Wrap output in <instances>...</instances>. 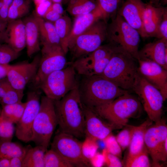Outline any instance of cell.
I'll return each mask as SVG.
<instances>
[{
	"label": "cell",
	"mask_w": 167,
	"mask_h": 167,
	"mask_svg": "<svg viewBox=\"0 0 167 167\" xmlns=\"http://www.w3.org/2000/svg\"><path fill=\"white\" fill-rule=\"evenodd\" d=\"M54 101L60 131L76 138L82 137L85 135V117L78 87Z\"/></svg>",
	"instance_id": "cell-1"
},
{
	"label": "cell",
	"mask_w": 167,
	"mask_h": 167,
	"mask_svg": "<svg viewBox=\"0 0 167 167\" xmlns=\"http://www.w3.org/2000/svg\"><path fill=\"white\" fill-rule=\"evenodd\" d=\"M78 89L83 104L92 109L112 101L129 91L99 75L81 76Z\"/></svg>",
	"instance_id": "cell-2"
},
{
	"label": "cell",
	"mask_w": 167,
	"mask_h": 167,
	"mask_svg": "<svg viewBox=\"0 0 167 167\" xmlns=\"http://www.w3.org/2000/svg\"><path fill=\"white\" fill-rule=\"evenodd\" d=\"M137 61L117 46L103 72L99 75L122 89L132 90L139 74Z\"/></svg>",
	"instance_id": "cell-3"
},
{
	"label": "cell",
	"mask_w": 167,
	"mask_h": 167,
	"mask_svg": "<svg viewBox=\"0 0 167 167\" xmlns=\"http://www.w3.org/2000/svg\"><path fill=\"white\" fill-rule=\"evenodd\" d=\"M139 99L129 92L107 104L92 109L98 115L109 121L116 128L125 126L129 119L141 111Z\"/></svg>",
	"instance_id": "cell-4"
},
{
	"label": "cell",
	"mask_w": 167,
	"mask_h": 167,
	"mask_svg": "<svg viewBox=\"0 0 167 167\" xmlns=\"http://www.w3.org/2000/svg\"><path fill=\"white\" fill-rule=\"evenodd\" d=\"M57 125L54 101L46 96H42L39 110L32 126L31 141L47 151Z\"/></svg>",
	"instance_id": "cell-5"
},
{
	"label": "cell",
	"mask_w": 167,
	"mask_h": 167,
	"mask_svg": "<svg viewBox=\"0 0 167 167\" xmlns=\"http://www.w3.org/2000/svg\"><path fill=\"white\" fill-rule=\"evenodd\" d=\"M140 35L117 13L107 25V38L109 43L121 47L137 61Z\"/></svg>",
	"instance_id": "cell-6"
},
{
	"label": "cell",
	"mask_w": 167,
	"mask_h": 167,
	"mask_svg": "<svg viewBox=\"0 0 167 167\" xmlns=\"http://www.w3.org/2000/svg\"><path fill=\"white\" fill-rule=\"evenodd\" d=\"M76 74L71 64L49 75L41 82L38 88L41 89L46 96L53 100H59L78 87Z\"/></svg>",
	"instance_id": "cell-7"
},
{
	"label": "cell",
	"mask_w": 167,
	"mask_h": 167,
	"mask_svg": "<svg viewBox=\"0 0 167 167\" xmlns=\"http://www.w3.org/2000/svg\"><path fill=\"white\" fill-rule=\"evenodd\" d=\"M107 25L99 19L78 36L68 46L73 60L91 53L98 48L106 39Z\"/></svg>",
	"instance_id": "cell-8"
},
{
	"label": "cell",
	"mask_w": 167,
	"mask_h": 167,
	"mask_svg": "<svg viewBox=\"0 0 167 167\" xmlns=\"http://www.w3.org/2000/svg\"><path fill=\"white\" fill-rule=\"evenodd\" d=\"M132 90L138 96L149 119L155 123H160L164 101L160 91L139 72Z\"/></svg>",
	"instance_id": "cell-9"
},
{
	"label": "cell",
	"mask_w": 167,
	"mask_h": 167,
	"mask_svg": "<svg viewBox=\"0 0 167 167\" xmlns=\"http://www.w3.org/2000/svg\"><path fill=\"white\" fill-rule=\"evenodd\" d=\"M113 53L108 44L101 45L94 51L75 60L71 64L81 76L100 75L103 73Z\"/></svg>",
	"instance_id": "cell-10"
},
{
	"label": "cell",
	"mask_w": 167,
	"mask_h": 167,
	"mask_svg": "<svg viewBox=\"0 0 167 167\" xmlns=\"http://www.w3.org/2000/svg\"><path fill=\"white\" fill-rule=\"evenodd\" d=\"M41 56L36 75L32 81L36 88L42 80L52 72L67 66L66 54L60 45L43 44Z\"/></svg>",
	"instance_id": "cell-11"
},
{
	"label": "cell",
	"mask_w": 167,
	"mask_h": 167,
	"mask_svg": "<svg viewBox=\"0 0 167 167\" xmlns=\"http://www.w3.org/2000/svg\"><path fill=\"white\" fill-rule=\"evenodd\" d=\"M82 142L74 136L60 131L54 137L51 149L56 152L74 167L89 166V159L83 155Z\"/></svg>",
	"instance_id": "cell-12"
},
{
	"label": "cell",
	"mask_w": 167,
	"mask_h": 167,
	"mask_svg": "<svg viewBox=\"0 0 167 167\" xmlns=\"http://www.w3.org/2000/svg\"><path fill=\"white\" fill-rule=\"evenodd\" d=\"M144 143L155 166H159L160 161L167 160V126L163 121L147 129Z\"/></svg>",
	"instance_id": "cell-13"
},
{
	"label": "cell",
	"mask_w": 167,
	"mask_h": 167,
	"mask_svg": "<svg viewBox=\"0 0 167 167\" xmlns=\"http://www.w3.org/2000/svg\"><path fill=\"white\" fill-rule=\"evenodd\" d=\"M40 96L41 93L38 90L28 93L24 112L16 124L15 136L25 143L31 141L33 123L40 107Z\"/></svg>",
	"instance_id": "cell-14"
},
{
	"label": "cell",
	"mask_w": 167,
	"mask_h": 167,
	"mask_svg": "<svg viewBox=\"0 0 167 167\" xmlns=\"http://www.w3.org/2000/svg\"><path fill=\"white\" fill-rule=\"evenodd\" d=\"M40 59V57L37 56L30 62L10 65L6 78L11 85L18 90L24 91L27 84L35 76Z\"/></svg>",
	"instance_id": "cell-15"
},
{
	"label": "cell",
	"mask_w": 167,
	"mask_h": 167,
	"mask_svg": "<svg viewBox=\"0 0 167 167\" xmlns=\"http://www.w3.org/2000/svg\"><path fill=\"white\" fill-rule=\"evenodd\" d=\"M138 71L139 74L161 93L164 101L167 98V71L152 61L139 59Z\"/></svg>",
	"instance_id": "cell-16"
},
{
	"label": "cell",
	"mask_w": 167,
	"mask_h": 167,
	"mask_svg": "<svg viewBox=\"0 0 167 167\" xmlns=\"http://www.w3.org/2000/svg\"><path fill=\"white\" fill-rule=\"evenodd\" d=\"M145 4L141 0H126L117 12L143 37H147L143 22Z\"/></svg>",
	"instance_id": "cell-17"
},
{
	"label": "cell",
	"mask_w": 167,
	"mask_h": 167,
	"mask_svg": "<svg viewBox=\"0 0 167 167\" xmlns=\"http://www.w3.org/2000/svg\"><path fill=\"white\" fill-rule=\"evenodd\" d=\"M85 117V135L96 140H103L116 128L104 123L93 110L83 104Z\"/></svg>",
	"instance_id": "cell-18"
},
{
	"label": "cell",
	"mask_w": 167,
	"mask_h": 167,
	"mask_svg": "<svg viewBox=\"0 0 167 167\" xmlns=\"http://www.w3.org/2000/svg\"><path fill=\"white\" fill-rule=\"evenodd\" d=\"M139 59L152 61L167 70V39L162 38L148 43L139 51Z\"/></svg>",
	"instance_id": "cell-19"
},
{
	"label": "cell",
	"mask_w": 167,
	"mask_h": 167,
	"mask_svg": "<svg viewBox=\"0 0 167 167\" xmlns=\"http://www.w3.org/2000/svg\"><path fill=\"white\" fill-rule=\"evenodd\" d=\"M166 9V7L154 6L150 3L145 4L143 22L147 37H157L159 25Z\"/></svg>",
	"instance_id": "cell-20"
},
{
	"label": "cell",
	"mask_w": 167,
	"mask_h": 167,
	"mask_svg": "<svg viewBox=\"0 0 167 167\" xmlns=\"http://www.w3.org/2000/svg\"><path fill=\"white\" fill-rule=\"evenodd\" d=\"M5 43L17 52L26 46L24 23L20 19L7 22Z\"/></svg>",
	"instance_id": "cell-21"
},
{
	"label": "cell",
	"mask_w": 167,
	"mask_h": 167,
	"mask_svg": "<svg viewBox=\"0 0 167 167\" xmlns=\"http://www.w3.org/2000/svg\"><path fill=\"white\" fill-rule=\"evenodd\" d=\"M23 21L25 26L27 54L31 57L41 50L39 27L35 16L27 17Z\"/></svg>",
	"instance_id": "cell-22"
},
{
	"label": "cell",
	"mask_w": 167,
	"mask_h": 167,
	"mask_svg": "<svg viewBox=\"0 0 167 167\" xmlns=\"http://www.w3.org/2000/svg\"><path fill=\"white\" fill-rule=\"evenodd\" d=\"M100 19H103V15L98 7L89 13L76 17L68 39V47L78 36Z\"/></svg>",
	"instance_id": "cell-23"
},
{
	"label": "cell",
	"mask_w": 167,
	"mask_h": 167,
	"mask_svg": "<svg viewBox=\"0 0 167 167\" xmlns=\"http://www.w3.org/2000/svg\"><path fill=\"white\" fill-rule=\"evenodd\" d=\"M149 119L147 120L140 125L136 126L129 147L126 160H128L140 152L144 145V136L147 129L152 123Z\"/></svg>",
	"instance_id": "cell-24"
},
{
	"label": "cell",
	"mask_w": 167,
	"mask_h": 167,
	"mask_svg": "<svg viewBox=\"0 0 167 167\" xmlns=\"http://www.w3.org/2000/svg\"><path fill=\"white\" fill-rule=\"evenodd\" d=\"M35 17L39 27L41 44L60 45V39L54 23L36 15Z\"/></svg>",
	"instance_id": "cell-25"
},
{
	"label": "cell",
	"mask_w": 167,
	"mask_h": 167,
	"mask_svg": "<svg viewBox=\"0 0 167 167\" xmlns=\"http://www.w3.org/2000/svg\"><path fill=\"white\" fill-rule=\"evenodd\" d=\"M53 23L60 39V45L66 54L68 51V39L72 28L71 20L67 16H62Z\"/></svg>",
	"instance_id": "cell-26"
},
{
	"label": "cell",
	"mask_w": 167,
	"mask_h": 167,
	"mask_svg": "<svg viewBox=\"0 0 167 167\" xmlns=\"http://www.w3.org/2000/svg\"><path fill=\"white\" fill-rule=\"evenodd\" d=\"M46 151L41 146L32 148L28 145L22 167H44V157Z\"/></svg>",
	"instance_id": "cell-27"
},
{
	"label": "cell",
	"mask_w": 167,
	"mask_h": 167,
	"mask_svg": "<svg viewBox=\"0 0 167 167\" xmlns=\"http://www.w3.org/2000/svg\"><path fill=\"white\" fill-rule=\"evenodd\" d=\"M67 11L75 17L89 13L98 6L95 0H69Z\"/></svg>",
	"instance_id": "cell-28"
},
{
	"label": "cell",
	"mask_w": 167,
	"mask_h": 167,
	"mask_svg": "<svg viewBox=\"0 0 167 167\" xmlns=\"http://www.w3.org/2000/svg\"><path fill=\"white\" fill-rule=\"evenodd\" d=\"M28 146L23 147L20 144L12 142L11 141L0 139V159H11L22 156L26 153Z\"/></svg>",
	"instance_id": "cell-29"
},
{
	"label": "cell",
	"mask_w": 167,
	"mask_h": 167,
	"mask_svg": "<svg viewBox=\"0 0 167 167\" xmlns=\"http://www.w3.org/2000/svg\"><path fill=\"white\" fill-rule=\"evenodd\" d=\"M26 105V102H22L2 106L1 114L7 121L16 124L21 118Z\"/></svg>",
	"instance_id": "cell-30"
},
{
	"label": "cell",
	"mask_w": 167,
	"mask_h": 167,
	"mask_svg": "<svg viewBox=\"0 0 167 167\" xmlns=\"http://www.w3.org/2000/svg\"><path fill=\"white\" fill-rule=\"evenodd\" d=\"M29 6L26 0H13L8 11L7 22L20 19L29 11Z\"/></svg>",
	"instance_id": "cell-31"
},
{
	"label": "cell",
	"mask_w": 167,
	"mask_h": 167,
	"mask_svg": "<svg viewBox=\"0 0 167 167\" xmlns=\"http://www.w3.org/2000/svg\"><path fill=\"white\" fill-rule=\"evenodd\" d=\"M95 1L98 7L102 13L103 19L106 22L109 18H113L117 14L120 0Z\"/></svg>",
	"instance_id": "cell-32"
},
{
	"label": "cell",
	"mask_w": 167,
	"mask_h": 167,
	"mask_svg": "<svg viewBox=\"0 0 167 167\" xmlns=\"http://www.w3.org/2000/svg\"><path fill=\"white\" fill-rule=\"evenodd\" d=\"M44 167H73V166L56 152L47 150L44 157Z\"/></svg>",
	"instance_id": "cell-33"
},
{
	"label": "cell",
	"mask_w": 167,
	"mask_h": 167,
	"mask_svg": "<svg viewBox=\"0 0 167 167\" xmlns=\"http://www.w3.org/2000/svg\"><path fill=\"white\" fill-rule=\"evenodd\" d=\"M24 96V91L15 89L11 85L8 81L6 94L0 100V104L3 106L21 102Z\"/></svg>",
	"instance_id": "cell-34"
},
{
	"label": "cell",
	"mask_w": 167,
	"mask_h": 167,
	"mask_svg": "<svg viewBox=\"0 0 167 167\" xmlns=\"http://www.w3.org/2000/svg\"><path fill=\"white\" fill-rule=\"evenodd\" d=\"M148 153L145 145L140 152L128 160H126L127 167H149L151 166L148 156Z\"/></svg>",
	"instance_id": "cell-35"
},
{
	"label": "cell",
	"mask_w": 167,
	"mask_h": 167,
	"mask_svg": "<svg viewBox=\"0 0 167 167\" xmlns=\"http://www.w3.org/2000/svg\"><path fill=\"white\" fill-rule=\"evenodd\" d=\"M125 126L126 127L115 136L122 150H124L129 147L136 127V126L127 124Z\"/></svg>",
	"instance_id": "cell-36"
},
{
	"label": "cell",
	"mask_w": 167,
	"mask_h": 167,
	"mask_svg": "<svg viewBox=\"0 0 167 167\" xmlns=\"http://www.w3.org/2000/svg\"><path fill=\"white\" fill-rule=\"evenodd\" d=\"M19 53L8 44L0 43V64H9L10 62L17 58Z\"/></svg>",
	"instance_id": "cell-37"
},
{
	"label": "cell",
	"mask_w": 167,
	"mask_h": 167,
	"mask_svg": "<svg viewBox=\"0 0 167 167\" xmlns=\"http://www.w3.org/2000/svg\"><path fill=\"white\" fill-rule=\"evenodd\" d=\"M15 130L14 124L6 120L2 116L0 108V139L11 141Z\"/></svg>",
	"instance_id": "cell-38"
},
{
	"label": "cell",
	"mask_w": 167,
	"mask_h": 167,
	"mask_svg": "<svg viewBox=\"0 0 167 167\" xmlns=\"http://www.w3.org/2000/svg\"><path fill=\"white\" fill-rule=\"evenodd\" d=\"M96 140L91 138L85 136L82 142V150L83 155L89 160L97 152L98 145Z\"/></svg>",
	"instance_id": "cell-39"
},
{
	"label": "cell",
	"mask_w": 167,
	"mask_h": 167,
	"mask_svg": "<svg viewBox=\"0 0 167 167\" xmlns=\"http://www.w3.org/2000/svg\"><path fill=\"white\" fill-rule=\"evenodd\" d=\"M103 140L105 148L110 153L119 158L121 157L122 150L116 140L115 136L110 134Z\"/></svg>",
	"instance_id": "cell-40"
},
{
	"label": "cell",
	"mask_w": 167,
	"mask_h": 167,
	"mask_svg": "<svg viewBox=\"0 0 167 167\" xmlns=\"http://www.w3.org/2000/svg\"><path fill=\"white\" fill-rule=\"evenodd\" d=\"M104 163L109 167H122V163L119 158L110 153L105 148L102 150Z\"/></svg>",
	"instance_id": "cell-41"
},
{
	"label": "cell",
	"mask_w": 167,
	"mask_h": 167,
	"mask_svg": "<svg viewBox=\"0 0 167 167\" xmlns=\"http://www.w3.org/2000/svg\"><path fill=\"white\" fill-rule=\"evenodd\" d=\"M157 38L167 39V9L165 11L159 25Z\"/></svg>",
	"instance_id": "cell-42"
},
{
	"label": "cell",
	"mask_w": 167,
	"mask_h": 167,
	"mask_svg": "<svg viewBox=\"0 0 167 167\" xmlns=\"http://www.w3.org/2000/svg\"><path fill=\"white\" fill-rule=\"evenodd\" d=\"M52 3L50 0H47L35 6L36 15L42 17Z\"/></svg>",
	"instance_id": "cell-43"
},
{
	"label": "cell",
	"mask_w": 167,
	"mask_h": 167,
	"mask_svg": "<svg viewBox=\"0 0 167 167\" xmlns=\"http://www.w3.org/2000/svg\"><path fill=\"white\" fill-rule=\"evenodd\" d=\"M62 16V15L57 13L53 10L50 6L46 11L42 18L46 20L54 23Z\"/></svg>",
	"instance_id": "cell-44"
},
{
	"label": "cell",
	"mask_w": 167,
	"mask_h": 167,
	"mask_svg": "<svg viewBox=\"0 0 167 167\" xmlns=\"http://www.w3.org/2000/svg\"><path fill=\"white\" fill-rule=\"evenodd\" d=\"M91 165L95 167H101L105 164L102 153L97 152L89 160Z\"/></svg>",
	"instance_id": "cell-45"
},
{
	"label": "cell",
	"mask_w": 167,
	"mask_h": 167,
	"mask_svg": "<svg viewBox=\"0 0 167 167\" xmlns=\"http://www.w3.org/2000/svg\"><path fill=\"white\" fill-rule=\"evenodd\" d=\"M4 4L0 9V21L7 22L8 11L11 3L3 1Z\"/></svg>",
	"instance_id": "cell-46"
},
{
	"label": "cell",
	"mask_w": 167,
	"mask_h": 167,
	"mask_svg": "<svg viewBox=\"0 0 167 167\" xmlns=\"http://www.w3.org/2000/svg\"><path fill=\"white\" fill-rule=\"evenodd\" d=\"M26 153L22 156L11 158L10 167H22L23 162Z\"/></svg>",
	"instance_id": "cell-47"
},
{
	"label": "cell",
	"mask_w": 167,
	"mask_h": 167,
	"mask_svg": "<svg viewBox=\"0 0 167 167\" xmlns=\"http://www.w3.org/2000/svg\"><path fill=\"white\" fill-rule=\"evenodd\" d=\"M7 22L0 21V43H5Z\"/></svg>",
	"instance_id": "cell-48"
},
{
	"label": "cell",
	"mask_w": 167,
	"mask_h": 167,
	"mask_svg": "<svg viewBox=\"0 0 167 167\" xmlns=\"http://www.w3.org/2000/svg\"><path fill=\"white\" fill-rule=\"evenodd\" d=\"M7 81L6 78L0 80V100L4 97L6 94Z\"/></svg>",
	"instance_id": "cell-49"
},
{
	"label": "cell",
	"mask_w": 167,
	"mask_h": 167,
	"mask_svg": "<svg viewBox=\"0 0 167 167\" xmlns=\"http://www.w3.org/2000/svg\"><path fill=\"white\" fill-rule=\"evenodd\" d=\"M10 64H0V80L6 78L7 72Z\"/></svg>",
	"instance_id": "cell-50"
},
{
	"label": "cell",
	"mask_w": 167,
	"mask_h": 167,
	"mask_svg": "<svg viewBox=\"0 0 167 167\" xmlns=\"http://www.w3.org/2000/svg\"><path fill=\"white\" fill-rule=\"evenodd\" d=\"M51 9L57 13L62 15L64 10L62 3H52L50 6Z\"/></svg>",
	"instance_id": "cell-51"
},
{
	"label": "cell",
	"mask_w": 167,
	"mask_h": 167,
	"mask_svg": "<svg viewBox=\"0 0 167 167\" xmlns=\"http://www.w3.org/2000/svg\"><path fill=\"white\" fill-rule=\"evenodd\" d=\"M10 159L7 158L0 159V167H10Z\"/></svg>",
	"instance_id": "cell-52"
},
{
	"label": "cell",
	"mask_w": 167,
	"mask_h": 167,
	"mask_svg": "<svg viewBox=\"0 0 167 167\" xmlns=\"http://www.w3.org/2000/svg\"><path fill=\"white\" fill-rule=\"evenodd\" d=\"M160 1L162 2L164 4H166L167 2V0H150V3L152 4H158Z\"/></svg>",
	"instance_id": "cell-53"
},
{
	"label": "cell",
	"mask_w": 167,
	"mask_h": 167,
	"mask_svg": "<svg viewBox=\"0 0 167 167\" xmlns=\"http://www.w3.org/2000/svg\"><path fill=\"white\" fill-rule=\"evenodd\" d=\"M47 0H33L35 6H36Z\"/></svg>",
	"instance_id": "cell-54"
},
{
	"label": "cell",
	"mask_w": 167,
	"mask_h": 167,
	"mask_svg": "<svg viewBox=\"0 0 167 167\" xmlns=\"http://www.w3.org/2000/svg\"><path fill=\"white\" fill-rule=\"evenodd\" d=\"M52 3H62V0H49Z\"/></svg>",
	"instance_id": "cell-55"
},
{
	"label": "cell",
	"mask_w": 167,
	"mask_h": 167,
	"mask_svg": "<svg viewBox=\"0 0 167 167\" xmlns=\"http://www.w3.org/2000/svg\"><path fill=\"white\" fill-rule=\"evenodd\" d=\"M4 4L2 0H0V9L2 8Z\"/></svg>",
	"instance_id": "cell-56"
},
{
	"label": "cell",
	"mask_w": 167,
	"mask_h": 167,
	"mask_svg": "<svg viewBox=\"0 0 167 167\" xmlns=\"http://www.w3.org/2000/svg\"><path fill=\"white\" fill-rule=\"evenodd\" d=\"M69 0H62V2L66 3H68Z\"/></svg>",
	"instance_id": "cell-57"
}]
</instances>
